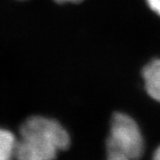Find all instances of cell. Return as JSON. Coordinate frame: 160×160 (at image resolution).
<instances>
[{"mask_svg": "<svg viewBox=\"0 0 160 160\" xmlns=\"http://www.w3.org/2000/svg\"><path fill=\"white\" fill-rule=\"evenodd\" d=\"M15 158L17 160H55L58 152L70 145L68 132L56 120L41 116L30 117L20 129Z\"/></svg>", "mask_w": 160, "mask_h": 160, "instance_id": "cell-1", "label": "cell"}, {"mask_svg": "<svg viewBox=\"0 0 160 160\" xmlns=\"http://www.w3.org/2000/svg\"><path fill=\"white\" fill-rule=\"evenodd\" d=\"M107 149H115L137 160L144 152V140L137 123L130 116L116 113L111 119Z\"/></svg>", "mask_w": 160, "mask_h": 160, "instance_id": "cell-2", "label": "cell"}, {"mask_svg": "<svg viewBox=\"0 0 160 160\" xmlns=\"http://www.w3.org/2000/svg\"><path fill=\"white\" fill-rule=\"evenodd\" d=\"M145 88L154 100L160 102V60L156 59L148 63L142 71Z\"/></svg>", "mask_w": 160, "mask_h": 160, "instance_id": "cell-3", "label": "cell"}, {"mask_svg": "<svg viewBox=\"0 0 160 160\" xmlns=\"http://www.w3.org/2000/svg\"><path fill=\"white\" fill-rule=\"evenodd\" d=\"M18 139L10 131L0 128V160L15 158Z\"/></svg>", "mask_w": 160, "mask_h": 160, "instance_id": "cell-4", "label": "cell"}, {"mask_svg": "<svg viewBox=\"0 0 160 160\" xmlns=\"http://www.w3.org/2000/svg\"><path fill=\"white\" fill-rule=\"evenodd\" d=\"M107 152H108V160H134L130 157H128L127 155L115 149H107Z\"/></svg>", "mask_w": 160, "mask_h": 160, "instance_id": "cell-5", "label": "cell"}, {"mask_svg": "<svg viewBox=\"0 0 160 160\" xmlns=\"http://www.w3.org/2000/svg\"><path fill=\"white\" fill-rule=\"evenodd\" d=\"M146 2L149 8L160 16V0H146Z\"/></svg>", "mask_w": 160, "mask_h": 160, "instance_id": "cell-6", "label": "cell"}, {"mask_svg": "<svg viewBox=\"0 0 160 160\" xmlns=\"http://www.w3.org/2000/svg\"><path fill=\"white\" fill-rule=\"evenodd\" d=\"M152 160H160V146L156 149V151L154 152V155H153Z\"/></svg>", "mask_w": 160, "mask_h": 160, "instance_id": "cell-7", "label": "cell"}, {"mask_svg": "<svg viewBox=\"0 0 160 160\" xmlns=\"http://www.w3.org/2000/svg\"><path fill=\"white\" fill-rule=\"evenodd\" d=\"M57 3H67V2H71V3H78L82 0H55Z\"/></svg>", "mask_w": 160, "mask_h": 160, "instance_id": "cell-8", "label": "cell"}]
</instances>
